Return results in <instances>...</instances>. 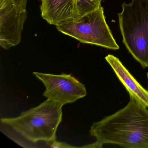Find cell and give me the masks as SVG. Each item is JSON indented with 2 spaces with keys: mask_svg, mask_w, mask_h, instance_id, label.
Returning a JSON list of instances; mask_svg holds the SVG:
<instances>
[{
  "mask_svg": "<svg viewBox=\"0 0 148 148\" xmlns=\"http://www.w3.org/2000/svg\"><path fill=\"white\" fill-rule=\"evenodd\" d=\"M102 0H77L75 4L73 20L77 19L101 6Z\"/></svg>",
  "mask_w": 148,
  "mask_h": 148,
  "instance_id": "obj_9",
  "label": "cell"
},
{
  "mask_svg": "<svg viewBox=\"0 0 148 148\" xmlns=\"http://www.w3.org/2000/svg\"><path fill=\"white\" fill-rule=\"evenodd\" d=\"M123 108L93 123L90 135L95 143L83 147L102 148L105 144L125 148H148V110L134 98Z\"/></svg>",
  "mask_w": 148,
  "mask_h": 148,
  "instance_id": "obj_1",
  "label": "cell"
},
{
  "mask_svg": "<svg viewBox=\"0 0 148 148\" xmlns=\"http://www.w3.org/2000/svg\"><path fill=\"white\" fill-rule=\"evenodd\" d=\"M34 74L45 85L43 96L47 99L58 102L64 106L74 103L87 94L86 88L71 74L60 75L34 72Z\"/></svg>",
  "mask_w": 148,
  "mask_h": 148,
  "instance_id": "obj_6",
  "label": "cell"
},
{
  "mask_svg": "<svg viewBox=\"0 0 148 148\" xmlns=\"http://www.w3.org/2000/svg\"><path fill=\"white\" fill-rule=\"evenodd\" d=\"M41 16L47 23L57 25L73 20L74 0H42Z\"/></svg>",
  "mask_w": 148,
  "mask_h": 148,
  "instance_id": "obj_8",
  "label": "cell"
},
{
  "mask_svg": "<svg viewBox=\"0 0 148 148\" xmlns=\"http://www.w3.org/2000/svg\"><path fill=\"white\" fill-rule=\"evenodd\" d=\"M119 13L123 43L143 68L148 67V0H132Z\"/></svg>",
  "mask_w": 148,
  "mask_h": 148,
  "instance_id": "obj_3",
  "label": "cell"
},
{
  "mask_svg": "<svg viewBox=\"0 0 148 148\" xmlns=\"http://www.w3.org/2000/svg\"><path fill=\"white\" fill-rule=\"evenodd\" d=\"M56 27L59 32L81 43L111 50L119 49L106 23L102 6L79 18L60 23Z\"/></svg>",
  "mask_w": 148,
  "mask_h": 148,
  "instance_id": "obj_4",
  "label": "cell"
},
{
  "mask_svg": "<svg viewBox=\"0 0 148 148\" xmlns=\"http://www.w3.org/2000/svg\"><path fill=\"white\" fill-rule=\"evenodd\" d=\"M63 106L47 99L17 117L2 118L1 121L33 143H52L56 141L57 129L62 121Z\"/></svg>",
  "mask_w": 148,
  "mask_h": 148,
  "instance_id": "obj_2",
  "label": "cell"
},
{
  "mask_svg": "<svg viewBox=\"0 0 148 148\" xmlns=\"http://www.w3.org/2000/svg\"><path fill=\"white\" fill-rule=\"evenodd\" d=\"M105 59L130 96L148 108V90L145 89L136 80L117 58L109 54L106 57Z\"/></svg>",
  "mask_w": 148,
  "mask_h": 148,
  "instance_id": "obj_7",
  "label": "cell"
},
{
  "mask_svg": "<svg viewBox=\"0 0 148 148\" xmlns=\"http://www.w3.org/2000/svg\"><path fill=\"white\" fill-rule=\"evenodd\" d=\"M147 79H148V72H147Z\"/></svg>",
  "mask_w": 148,
  "mask_h": 148,
  "instance_id": "obj_11",
  "label": "cell"
},
{
  "mask_svg": "<svg viewBox=\"0 0 148 148\" xmlns=\"http://www.w3.org/2000/svg\"><path fill=\"white\" fill-rule=\"evenodd\" d=\"M51 147L53 148H76V146H73L67 144L65 143H62V142H55L52 143L51 145Z\"/></svg>",
  "mask_w": 148,
  "mask_h": 148,
  "instance_id": "obj_10",
  "label": "cell"
},
{
  "mask_svg": "<svg viewBox=\"0 0 148 148\" xmlns=\"http://www.w3.org/2000/svg\"><path fill=\"white\" fill-rule=\"evenodd\" d=\"M76 1H77V0H74V1H75V2H76Z\"/></svg>",
  "mask_w": 148,
  "mask_h": 148,
  "instance_id": "obj_12",
  "label": "cell"
},
{
  "mask_svg": "<svg viewBox=\"0 0 148 148\" xmlns=\"http://www.w3.org/2000/svg\"><path fill=\"white\" fill-rule=\"evenodd\" d=\"M27 0H0V46L8 50L21 40Z\"/></svg>",
  "mask_w": 148,
  "mask_h": 148,
  "instance_id": "obj_5",
  "label": "cell"
}]
</instances>
